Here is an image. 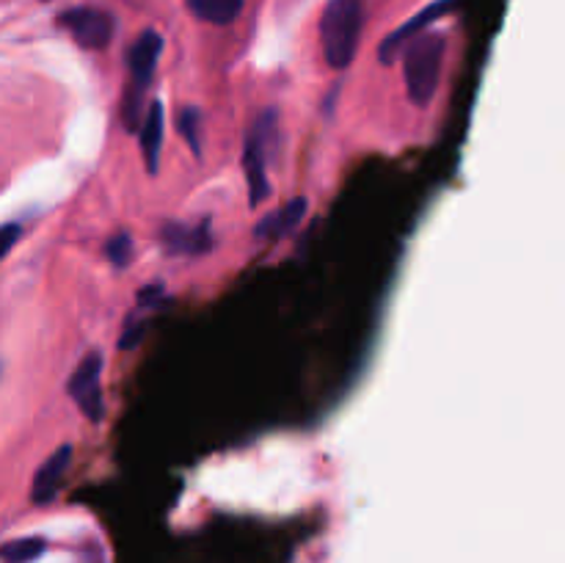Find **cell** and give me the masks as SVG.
<instances>
[{
	"instance_id": "cell-4",
	"label": "cell",
	"mask_w": 565,
	"mask_h": 563,
	"mask_svg": "<svg viewBox=\"0 0 565 563\" xmlns=\"http://www.w3.org/2000/svg\"><path fill=\"white\" fill-rule=\"evenodd\" d=\"M70 390L72 401L77 403L83 414H86L92 423H99L105 414V401H103V353L92 351L77 362L75 373L70 375Z\"/></svg>"
},
{
	"instance_id": "cell-1",
	"label": "cell",
	"mask_w": 565,
	"mask_h": 563,
	"mask_svg": "<svg viewBox=\"0 0 565 563\" xmlns=\"http://www.w3.org/2000/svg\"><path fill=\"white\" fill-rule=\"evenodd\" d=\"M364 28V0H331L320 20L323 55L334 70H348Z\"/></svg>"
},
{
	"instance_id": "cell-3",
	"label": "cell",
	"mask_w": 565,
	"mask_h": 563,
	"mask_svg": "<svg viewBox=\"0 0 565 563\" xmlns=\"http://www.w3.org/2000/svg\"><path fill=\"white\" fill-rule=\"evenodd\" d=\"M160 53H163V39L154 31H143L141 36L130 44V50H127V70H130V88H127L125 97L127 130H138V127H141L143 92H147V86L152 83Z\"/></svg>"
},
{
	"instance_id": "cell-13",
	"label": "cell",
	"mask_w": 565,
	"mask_h": 563,
	"mask_svg": "<svg viewBox=\"0 0 565 563\" xmlns=\"http://www.w3.org/2000/svg\"><path fill=\"white\" fill-rule=\"evenodd\" d=\"M44 550H47V541L39 539V535L6 541V544L0 546V563H31L36 561Z\"/></svg>"
},
{
	"instance_id": "cell-7",
	"label": "cell",
	"mask_w": 565,
	"mask_h": 563,
	"mask_svg": "<svg viewBox=\"0 0 565 563\" xmlns=\"http://www.w3.org/2000/svg\"><path fill=\"white\" fill-rule=\"evenodd\" d=\"M70 461H72V447L61 445L58 450H55L53 456L36 469V475H33V489H31V500L36 502V506H47V502H53V497L58 495L61 489V480H64L66 469H70Z\"/></svg>"
},
{
	"instance_id": "cell-10",
	"label": "cell",
	"mask_w": 565,
	"mask_h": 563,
	"mask_svg": "<svg viewBox=\"0 0 565 563\" xmlns=\"http://www.w3.org/2000/svg\"><path fill=\"white\" fill-rule=\"evenodd\" d=\"M307 210H309L307 199H301V196L290 199L285 208H279V210H274L270 215H265V219L257 224V230H254V235L263 237V241H279V237H285L287 232H292L298 224H301L303 215H307Z\"/></svg>"
},
{
	"instance_id": "cell-15",
	"label": "cell",
	"mask_w": 565,
	"mask_h": 563,
	"mask_svg": "<svg viewBox=\"0 0 565 563\" xmlns=\"http://www.w3.org/2000/svg\"><path fill=\"white\" fill-rule=\"evenodd\" d=\"M180 132L185 136V141L191 144L193 152L199 155V147H202V141H199V110L193 108L180 110Z\"/></svg>"
},
{
	"instance_id": "cell-2",
	"label": "cell",
	"mask_w": 565,
	"mask_h": 563,
	"mask_svg": "<svg viewBox=\"0 0 565 563\" xmlns=\"http://www.w3.org/2000/svg\"><path fill=\"white\" fill-rule=\"evenodd\" d=\"M445 36L441 33H419L406 44L403 53V72L406 88L414 105L425 108L439 88L441 64H445Z\"/></svg>"
},
{
	"instance_id": "cell-9",
	"label": "cell",
	"mask_w": 565,
	"mask_h": 563,
	"mask_svg": "<svg viewBox=\"0 0 565 563\" xmlns=\"http://www.w3.org/2000/svg\"><path fill=\"white\" fill-rule=\"evenodd\" d=\"M268 163L270 158L265 155V149L259 147L257 138L246 136V152H243V169H246V180H248V202L252 208L263 204L270 193V182H268Z\"/></svg>"
},
{
	"instance_id": "cell-11",
	"label": "cell",
	"mask_w": 565,
	"mask_h": 563,
	"mask_svg": "<svg viewBox=\"0 0 565 563\" xmlns=\"http://www.w3.org/2000/svg\"><path fill=\"white\" fill-rule=\"evenodd\" d=\"M163 125H166V114H163V103L154 99L149 105V110L143 114L141 119V149H143V160H147V169L158 171L160 166V147H163Z\"/></svg>"
},
{
	"instance_id": "cell-5",
	"label": "cell",
	"mask_w": 565,
	"mask_h": 563,
	"mask_svg": "<svg viewBox=\"0 0 565 563\" xmlns=\"http://www.w3.org/2000/svg\"><path fill=\"white\" fill-rule=\"evenodd\" d=\"M58 22L72 33V39L86 50H103L108 47L110 39H114V17L103 9L77 6V9L61 11Z\"/></svg>"
},
{
	"instance_id": "cell-6",
	"label": "cell",
	"mask_w": 565,
	"mask_h": 563,
	"mask_svg": "<svg viewBox=\"0 0 565 563\" xmlns=\"http://www.w3.org/2000/svg\"><path fill=\"white\" fill-rule=\"evenodd\" d=\"M452 3H456V0H439V3H430L428 9H423L417 17H412L406 25L397 28L395 33H390V36L384 39V44H381V50H379L381 64H392V59H395V55L401 53V50L406 47V44L412 42L414 36H419V33H423L425 28L430 25V22H436L439 17H445L447 11L452 9Z\"/></svg>"
},
{
	"instance_id": "cell-8",
	"label": "cell",
	"mask_w": 565,
	"mask_h": 563,
	"mask_svg": "<svg viewBox=\"0 0 565 563\" xmlns=\"http://www.w3.org/2000/svg\"><path fill=\"white\" fill-rule=\"evenodd\" d=\"M160 241L169 252L174 254H188V257H196L213 248V235H210L207 221L202 224H166L160 232Z\"/></svg>"
},
{
	"instance_id": "cell-12",
	"label": "cell",
	"mask_w": 565,
	"mask_h": 563,
	"mask_svg": "<svg viewBox=\"0 0 565 563\" xmlns=\"http://www.w3.org/2000/svg\"><path fill=\"white\" fill-rule=\"evenodd\" d=\"M188 9L213 25H232L243 14V0H188Z\"/></svg>"
},
{
	"instance_id": "cell-16",
	"label": "cell",
	"mask_w": 565,
	"mask_h": 563,
	"mask_svg": "<svg viewBox=\"0 0 565 563\" xmlns=\"http://www.w3.org/2000/svg\"><path fill=\"white\" fill-rule=\"evenodd\" d=\"M20 226L17 224H6V226H0V259L6 257V254L11 252V248H14V243H17V237H20Z\"/></svg>"
},
{
	"instance_id": "cell-14",
	"label": "cell",
	"mask_w": 565,
	"mask_h": 563,
	"mask_svg": "<svg viewBox=\"0 0 565 563\" xmlns=\"http://www.w3.org/2000/svg\"><path fill=\"white\" fill-rule=\"evenodd\" d=\"M105 252H108L110 263H114L116 268H125V265L130 263V257H132V237L121 232V235H116L114 241L105 246Z\"/></svg>"
}]
</instances>
